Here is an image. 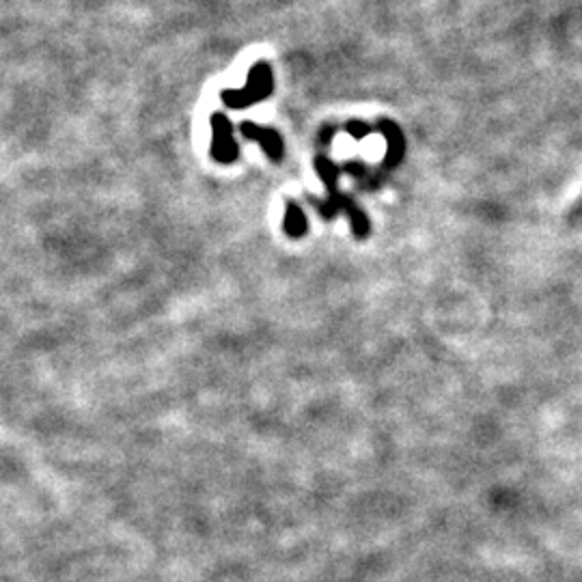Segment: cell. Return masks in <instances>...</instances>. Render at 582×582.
<instances>
[{
	"label": "cell",
	"instance_id": "1",
	"mask_svg": "<svg viewBox=\"0 0 582 582\" xmlns=\"http://www.w3.org/2000/svg\"><path fill=\"white\" fill-rule=\"evenodd\" d=\"M272 93V71L266 63L252 67L249 76V85L240 91H225L223 102L229 108H244L255 104V102L266 100Z\"/></svg>",
	"mask_w": 582,
	"mask_h": 582
},
{
	"label": "cell",
	"instance_id": "2",
	"mask_svg": "<svg viewBox=\"0 0 582 582\" xmlns=\"http://www.w3.org/2000/svg\"><path fill=\"white\" fill-rule=\"evenodd\" d=\"M313 205H316V209L319 214L324 216L326 220H331L332 216H337L339 212H345L349 218V225H352V231L357 238H367L371 225H369V218L365 216L363 209L358 208L357 203H354V199L345 197V194L339 193V190H334V193H328V199L322 201V203H317V201H313Z\"/></svg>",
	"mask_w": 582,
	"mask_h": 582
},
{
	"label": "cell",
	"instance_id": "3",
	"mask_svg": "<svg viewBox=\"0 0 582 582\" xmlns=\"http://www.w3.org/2000/svg\"><path fill=\"white\" fill-rule=\"evenodd\" d=\"M212 156L223 164H231L238 158L240 149L238 143L234 141V127H231L229 119L220 112H216L212 117Z\"/></svg>",
	"mask_w": 582,
	"mask_h": 582
},
{
	"label": "cell",
	"instance_id": "4",
	"mask_svg": "<svg viewBox=\"0 0 582 582\" xmlns=\"http://www.w3.org/2000/svg\"><path fill=\"white\" fill-rule=\"evenodd\" d=\"M240 127L246 138H252V141H257L261 147H264L267 158H272L275 162H281L283 153H285V147H283L281 136H278L275 130H270V127H259L255 126V123H242Z\"/></svg>",
	"mask_w": 582,
	"mask_h": 582
},
{
	"label": "cell",
	"instance_id": "5",
	"mask_svg": "<svg viewBox=\"0 0 582 582\" xmlns=\"http://www.w3.org/2000/svg\"><path fill=\"white\" fill-rule=\"evenodd\" d=\"M380 132L384 134L386 145H389V152H386L384 164L386 167H398L406 153V138L404 134L393 121H380Z\"/></svg>",
	"mask_w": 582,
	"mask_h": 582
},
{
	"label": "cell",
	"instance_id": "6",
	"mask_svg": "<svg viewBox=\"0 0 582 582\" xmlns=\"http://www.w3.org/2000/svg\"><path fill=\"white\" fill-rule=\"evenodd\" d=\"M283 226H285L287 235L291 238H302L307 234V216L302 212L300 205H296L293 201H290L285 208V220H283Z\"/></svg>",
	"mask_w": 582,
	"mask_h": 582
},
{
	"label": "cell",
	"instance_id": "7",
	"mask_svg": "<svg viewBox=\"0 0 582 582\" xmlns=\"http://www.w3.org/2000/svg\"><path fill=\"white\" fill-rule=\"evenodd\" d=\"M316 168H317L319 177H322L324 184H326L328 193H334V190H339V185H337V179H339L337 164H332L328 158H317L316 160Z\"/></svg>",
	"mask_w": 582,
	"mask_h": 582
},
{
	"label": "cell",
	"instance_id": "8",
	"mask_svg": "<svg viewBox=\"0 0 582 582\" xmlns=\"http://www.w3.org/2000/svg\"><path fill=\"white\" fill-rule=\"evenodd\" d=\"M348 132L352 134L354 138H365L371 130H369V126H365V123L354 121V123H349V126H348Z\"/></svg>",
	"mask_w": 582,
	"mask_h": 582
}]
</instances>
